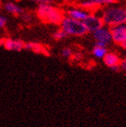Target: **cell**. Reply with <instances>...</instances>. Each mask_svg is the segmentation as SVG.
I'll return each mask as SVG.
<instances>
[{
  "label": "cell",
  "instance_id": "5b68a950",
  "mask_svg": "<svg viewBox=\"0 0 126 127\" xmlns=\"http://www.w3.org/2000/svg\"><path fill=\"white\" fill-rule=\"evenodd\" d=\"M115 3L116 0H83L79 3V6L88 12H95L97 9L114 5Z\"/></svg>",
  "mask_w": 126,
  "mask_h": 127
},
{
  "label": "cell",
  "instance_id": "d6986e66",
  "mask_svg": "<svg viewBox=\"0 0 126 127\" xmlns=\"http://www.w3.org/2000/svg\"><path fill=\"white\" fill-rule=\"evenodd\" d=\"M119 66H120V69H122V70H124L126 72V59L121 60Z\"/></svg>",
  "mask_w": 126,
  "mask_h": 127
},
{
  "label": "cell",
  "instance_id": "4fadbf2b",
  "mask_svg": "<svg viewBox=\"0 0 126 127\" xmlns=\"http://www.w3.org/2000/svg\"><path fill=\"white\" fill-rule=\"evenodd\" d=\"M107 52H108L107 47L99 46V45H94L92 50V53H93V55H94V57L95 59H98V60L104 59Z\"/></svg>",
  "mask_w": 126,
  "mask_h": 127
},
{
  "label": "cell",
  "instance_id": "30bf717a",
  "mask_svg": "<svg viewBox=\"0 0 126 127\" xmlns=\"http://www.w3.org/2000/svg\"><path fill=\"white\" fill-rule=\"evenodd\" d=\"M103 61H104L105 66L110 68L114 72H118L120 70V66L119 65H120L121 59H120L118 54L114 53V52H107L106 55L103 59Z\"/></svg>",
  "mask_w": 126,
  "mask_h": 127
},
{
  "label": "cell",
  "instance_id": "e0dca14e",
  "mask_svg": "<svg viewBox=\"0 0 126 127\" xmlns=\"http://www.w3.org/2000/svg\"><path fill=\"white\" fill-rule=\"evenodd\" d=\"M6 22H7V18L4 15H0V29H2L6 25Z\"/></svg>",
  "mask_w": 126,
  "mask_h": 127
},
{
  "label": "cell",
  "instance_id": "5bb4252c",
  "mask_svg": "<svg viewBox=\"0 0 126 127\" xmlns=\"http://www.w3.org/2000/svg\"><path fill=\"white\" fill-rule=\"evenodd\" d=\"M68 35L67 33H66L64 31H63L62 29H58L57 31H55V32L52 33V37H53L54 40H57V41H61V40H63L65 39V38H67Z\"/></svg>",
  "mask_w": 126,
  "mask_h": 127
},
{
  "label": "cell",
  "instance_id": "8992f818",
  "mask_svg": "<svg viewBox=\"0 0 126 127\" xmlns=\"http://www.w3.org/2000/svg\"><path fill=\"white\" fill-rule=\"evenodd\" d=\"M83 23L87 28V32H92V33L94 31L104 26V23H103L101 17L95 12H90L87 18L83 21Z\"/></svg>",
  "mask_w": 126,
  "mask_h": 127
},
{
  "label": "cell",
  "instance_id": "277c9868",
  "mask_svg": "<svg viewBox=\"0 0 126 127\" xmlns=\"http://www.w3.org/2000/svg\"><path fill=\"white\" fill-rule=\"evenodd\" d=\"M93 38L94 40V45H99L103 47H108L112 43V36L110 27L102 26L98 30L94 31L92 33Z\"/></svg>",
  "mask_w": 126,
  "mask_h": 127
},
{
  "label": "cell",
  "instance_id": "7402d4cb",
  "mask_svg": "<svg viewBox=\"0 0 126 127\" xmlns=\"http://www.w3.org/2000/svg\"><path fill=\"white\" fill-rule=\"evenodd\" d=\"M63 1H64V2H66V3H70L72 0H63Z\"/></svg>",
  "mask_w": 126,
  "mask_h": 127
},
{
  "label": "cell",
  "instance_id": "8fae6325",
  "mask_svg": "<svg viewBox=\"0 0 126 127\" xmlns=\"http://www.w3.org/2000/svg\"><path fill=\"white\" fill-rule=\"evenodd\" d=\"M24 50L26 51H31L32 52H35V53H39V54H45V55H48V50L45 48V47L41 43H38V42H27L24 45Z\"/></svg>",
  "mask_w": 126,
  "mask_h": 127
},
{
  "label": "cell",
  "instance_id": "7c38bea8",
  "mask_svg": "<svg viewBox=\"0 0 126 127\" xmlns=\"http://www.w3.org/2000/svg\"><path fill=\"white\" fill-rule=\"evenodd\" d=\"M4 9L13 15H21L24 12L21 6L13 2H7L4 5Z\"/></svg>",
  "mask_w": 126,
  "mask_h": 127
},
{
  "label": "cell",
  "instance_id": "ba28073f",
  "mask_svg": "<svg viewBox=\"0 0 126 127\" xmlns=\"http://www.w3.org/2000/svg\"><path fill=\"white\" fill-rule=\"evenodd\" d=\"M65 15L68 17H70L72 19L78 20V21H84L89 15V13L87 10L80 6H69L68 9L66 10Z\"/></svg>",
  "mask_w": 126,
  "mask_h": 127
},
{
  "label": "cell",
  "instance_id": "ac0fdd59",
  "mask_svg": "<svg viewBox=\"0 0 126 127\" xmlns=\"http://www.w3.org/2000/svg\"><path fill=\"white\" fill-rule=\"evenodd\" d=\"M33 2L37 3L38 5H44V4H51L52 0H32Z\"/></svg>",
  "mask_w": 126,
  "mask_h": 127
},
{
  "label": "cell",
  "instance_id": "ffe728a7",
  "mask_svg": "<svg viewBox=\"0 0 126 127\" xmlns=\"http://www.w3.org/2000/svg\"><path fill=\"white\" fill-rule=\"evenodd\" d=\"M82 58H83L82 53L78 52V53H73V56H72V58H71V59L75 60V61H80Z\"/></svg>",
  "mask_w": 126,
  "mask_h": 127
},
{
  "label": "cell",
  "instance_id": "6da1fadb",
  "mask_svg": "<svg viewBox=\"0 0 126 127\" xmlns=\"http://www.w3.org/2000/svg\"><path fill=\"white\" fill-rule=\"evenodd\" d=\"M104 25L108 27L126 25V6L120 5H111L103 8L98 14Z\"/></svg>",
  "mask_w": 126,
  "mask_h": 127
},
{
  "label": "cell",
  "instance_id": "603a6c76",
  "mask_svg": "<svg viewBox=\"0 0 126 127\" xmlns=\"http://www.w3.org/2000/svg\"><path fill=\"white\" fill-rule=\"evenodd\" d=\"M1 42H2V40H0V44H1Z\"/></svg>",
  "mask_w": 126,
  "mask_h": 127
},
{
  "label": "cell",
  "instance_id": "2e32d148",
  "mask_svg": "<svg viewBox=\"0 0 126 127\" xmlns=\"http://www.w3.org/2000/svg\"><path fill=\"white\" fill-rule=\"evenodd\" d=\"M21 17H22L23 21H24V22H31L32 20V15L30 14V13H23L22 15H21Z\"/></svg>",
  "mask_w": 126,
  "mask_h": 127
},
{
  "label": "cell",
  "instance_id": "7a4b0ae2",
  "mask_svg": "<svg viewBox=\"0 0 126 127\" xmlns=\"http://www.w3.org/2000/svg\"><path fill=\"white\" fill-rule=\"evenodd\" d=\"M36 15L41 22L51 25H60L65 16V13L51 4H44L38 5Z\"/></svg>",
  "mask_w": 126,
  "mask_h": 127
},
{
  "label": "cell",
  "instance_id": "44dd1931",
  "mask_svg": "<svg viewBox=\"0 0 126 127\" xmlns=\"http://www.w3.org/2000/svg\"><path fill=\"white\" fill-rule=\"evenodd\" d=\"M121 47H122V48H124V49H125V50H126V40L124 41V42H123V43H122Z\"/></svg>",
  "mask_w": 126,
  "mask_h": 127
},
{
  "label": "cell",
  "instance_id": "3957f363",
  "mask_svg": "<svg viewBox=\"0 0 126 127\" xmlns=\"http://www.w3.org/2000/svg\"><path fill=\"white\" fill-rule=\"evenodd\" d=\"M60 25L61 29H62L68 36L82 37L87 33V30L82 21L72 19L66 15L62 19Z\"/></svg>",
  "mask_w": 126,
  "mask_h": 127
},
{
  "label": "cell",
  "instance_id": "52a82bcc",
  "mask_svg": "<svg viewBox=\"0 0 126 127\" xmlns=\"http://www.w3.org/2000/svg\"><path fill=\"white\" fill-rule=\"evenodd\" d=\"M112 42L121 46L126 40V25H120L110 27Z\"/></svg>",
  "mask_w": 126,
  "mask_h": 127
},
{
  "label": "cell",
  "instance_id": "9a60e30c",
  "mask_svg": "<svg viewBox=\"0 0 126 127\" xmlns=\"http://www.w3.org/2000/svg\"><path fill=\"white\" fill-rule=\"evenodd\" d=\"M61 56L65 59H71L73 56V51L71 48H68V47H66L64 49H62L61 51Z\"/></svg>",
  "mask_w": 126,
  "mask_h": 127
},
{
  "label": "cell",
  "instance_id": "9c48e42d",
  "mask_svg": "<svg viewBox=\"0 0 126 127\" xmlns=\"http://www.w3.org/2000/svg\"><path fill=\"white\" fill-rule=\"evenodd\" d=\"M5 50L10 51H21L24 50L25 42L23 40L20 39H13V38H7V39L2 40L1 42Z\"/></svg>",
  "mask_w": 126,
  "mask_h": 127
}]
</instances>
